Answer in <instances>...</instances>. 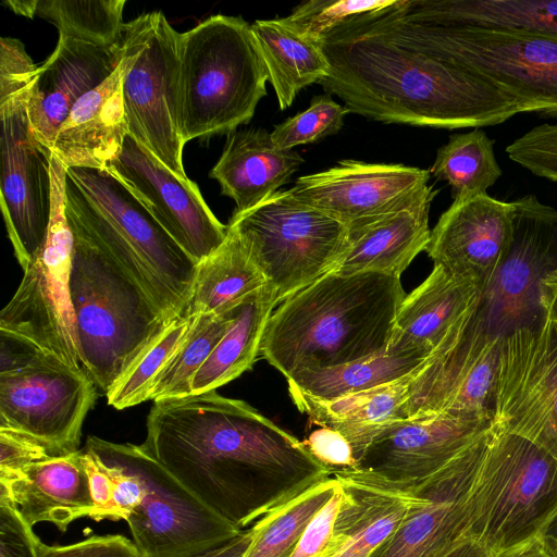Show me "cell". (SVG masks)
Returning a JSON list of instances; mask_svg holds the SVG:
<instances>
[{"mask_svg":"<svg viewBox=\"0 0 557 557\" xmlns=\"http://www.w3.org/2000/svg\"><path fill=\"white\" fill-rule=\"evenodd\" d=\"M406 3L351 17L320 40L330 65L319 82L326 94L387 124L480 128L521 113L512 97L458 63L437 25Z\"/></svg>","mask_w":557,"mask_h":557,"instance_id":"cell-1","label":"cell"},{"mask_svg":"<svg viewBox=\"0 0 557 557\" xmlns=\"http://www.w3.org/2000/svg\"><path fill=\"white\" fill-rule=\"evenodd\" d=\"M141 447L240 531L332 475L302 441L216 391L154 401Z\"/></svg>","mask_w":557,"mask_h":557,"instance_id":"cell-2","label":"cell"},{"mask_svg":"<svg viewBox=\"0 0 557 557\" xmlns=\"http://www.w3.org/2000/svg\"><path fill=\"white\" fill-rule=\"evenodd\" d=\"M405 297L399 276L330 272L271 314L260 354L286 379L382 355Z\"/></svg>","mask_w":557,"mask_h":557,"instance_id":"cell-3","label":"cell"},{"mask_svg":"<svg viewBox=\"0 0 557 557\" xmlns=\"http://www.w3.org/2000/svg\"><path fill=\"white\" fill-rule=\"evenodd\" d=\"M64 211L73 233L115 261L172 322L188 301L198 263L107 169H66Z\"/></svg>","mask_w":557,"mask_h":557,"instance_id":"cell-4","label":"cell"},{"mask_svg":"<svg viewBox=\"0 0 557 557\" xmlns=\"http://www.w3.org/2000/svg\"><path fill=\"white\" fill-rule=\"evenodd\" d=\"M84 450L113 479L116 521L127 522L140 557H190L242 532L207 508L141 445L89 436Z\"/></svg>","mask_w":557,"mask_h":557,"instance_id":"cell-5","label":"cell"},{"mask_svg":"<svg viewBox=\"0 0 557 557\" xmlns=\"http://www.w3.org/2000/svg\"><path fill=\"white\" fill-rule=\"evenodd\" d=\"M268 72L250 25L211 15L181 33L180 116L184 144L230 135L252 119Z\"/></svg>","mask_w":557,"mask_h":557,"instance_id":"cell-6","label":"cell"},{"mask_svg":"<svg viewBox=\"0 0 557 557\" xmlns=\"http://www.w3.org/2000/svg\"><path fill=\"white\" fill-rule=\"evenodd\" d=\"M73 235L70 289L81 364L107 395L171 322L115 261Z\"/></svg>","mask_w":557,"mask_h":557,"instance_id":"cell-7","label":"cell"},{"mask_svg":"<svg viewBox=\"0 0 557 557\" xmlns=\"http://www.w3.org/2000/svg\"><path fill=\"white\" fill-rule=\"evenodd\" d=\"M556 519L557 459L495 425L471 492L468 537L499 557L546 534Z\"/></svg>","mask_w":557,"mask_h":557,"instance_id":"cell-8","label":"cell"},{"mask_svg":"<svg viewBox=\"0 0 557 557\" xmlns=\"http://www.w3.org/2000/svg\"><path fill=\"white\" fill-rule=\"evenodd\" d=\"M233 230L264 275L277 302L332 272L342 258L348 227L277 190L244 212H233Z\"/></svg>","mask_w":557,"mask_h":557,"instance_id":"cell-9","label":"cell"},{"mask_svg":"<svg viewBox=\"0 0 557 557\" xmlns=\"http://www.w3.org/2000/svg\"><path fill=\"white\" fill-rule=\"evenodd\" d=\"M180 40L162 12L123 26L117 41L125 65L123 103L128 135L166 168L188 178L183 165L180 116Z\"/></svg>","mask_w":557,"mask_h":557,"instance_id":"cell-10","label":"cell"},{"mask_svg":"<svg viewBox=\"0 0 557 557\" xmlns=\"http://www.w3.org/2000/svg\"><path fill=\"white\" fill-rule=\"evenodd\" d=\"M66 168L51 156L52 205L47 237L0 313V329L82 369L70 278L74 235L64 211Z\"/></svg>","mask_w":557,"mask_h":557,"instance_id":"cell-11","label":"cell"},{"mask_svg":"<svg viewBox=\"0 0 557 557\" xmlns=\"http://www.w3.org/2000/svg\"><path fill=\"white\" fill-rule=\"evenodd\" d=\"M493 420L557 459V335L541 322L502 338Z\"/></svg>","mask_w":557,"mask_h":557,"instance_id":"cell-12","label":"cell"},{"mask_svg":"<svg viewBox=\"0 0 557 557\" xmlns=\"http://www.w3.org/2000/svg\"><path fill=\"white\" fill-rule=\"evenodd\" d=\"M97 398V387L83 369L54 355L0 373V428L30 436L52 457L75 453L82 426Z\"/></svg>","mask_w":557,"mask_h":557,"instance_id":"cell-13","label":"cell"},{"mask_svg":"<svg viewBox=\"0 0 557 557\" xmlns=\"http://www.w3.org/2000/svg\"><path fill=\"white\" fill-rule=\"evenodd\" d=\"M436 25L454 59L512 97L521 113L557 117V37Z\"/></svg>","mask_w":557,"mask_h":557,"instance_id":"cell-14","label":"cell"},{"mask_svg":"<svg viewBox=\"0 0 557 557\" xmlns=\"http://www.w3.org/2000/svg\"><path fill=\"white\" fill-rule=\"evenodd\" d=\"M502 338L478 308L412 371L407 419L492 412Z\"/></svg>","mask_w":557,"mask_h":557,"instance_id":"cell-15","label":"cell"},{"mask_svg":"<svg viewBox=\"0 0 557 557\" xmlns=\"http://www.w3.org/2000/svg\"><path fill=\"white\" fill-rule=\"evenodd\" d=\"M27 96L0 106L1 210L23 270L44 244L51 216V151L29 128Z\"/></svg>","mask_w":557,"mask_h":557,"instance_id":"cell-16","label":"cell"},{"mask_svg":"<svg viewBox=\"0 0 557 557\" xmlns=\"http://www.w3.org/2000/svg\"><path fill=\"white\" fill-rule=\"evenodd\" d=\"M512 242L479 310L491 331L506 335L531 325L540 308V284L557 270V210L534 195L515 200Z\"/></svg>","mask_w":557,"mask_h":557,"instance_id":"cell-17","label":"cell"},{"mask_svg":"<svg viewBox=\"0 0 557 557\" xmlns=\"http://www.w3.org/2000/svg\"><path fill=\"white\" fill-rule=\"evenodd\" d=\"M107 170L197 263L225 240L227 225L212 213L196 183L173 173L131 135Z\"/></svg>","mask_w":557,"mask_h":557,"instance_id":"cell-18","label":"cell"},{"mask_svg":"<svg viewBox=\"0 0 557 557\" xmlns=\"http://www.w3.org/2000/svg\"><path fill=\"white\" fill-rule=\"evenodd\" d=\"M490 435L412 484L418 503L370 557H445L469 539L470 497Z\"/></svg>","mask_w":557,"mask_h":557,"instance_id":"cell-19","label":"cell"},{"mask_svg":"<svg viewBox=\"0 0 557 557\" xmlns=\"http://www.w3.org/2000/svg\"><path fill=\"white\" fill-rule=\"evenodd\" d=\"M494 426L493 412L398 420L375 435L358 468L413 484L485 440Z\"/></svg>","mask_w":557,"mask_h":557,"instance_id":"cell-20","label":"cell"},{"mask_svg":"<svg viewBox=\"0 0 557 557\" xmlns=\"http://www.w3.org/2000/svg\"><path fill=\"white\" fill-rule=\"evenodd\" d=\"M515 202L487 194L454 200L431 231L426 247L435 265L473 285L481 296L512 242Z\"/></svg>","mask_w":557,"mask_h":557,"instance_id":"cell-21","label":"cell"},{"mask_svg":"<svg viewBox=\"0 0 557 557\" xmlns=\"http://www.w3.org/2000/svg\"><path fill=\"white\" fill-rule=\"evenodd\" d=\"M430 176L416 166L343 160L297 178L288 190L296 200L349 225L399 207L426 187Z\"/></svg>","mask_w":557,"mask_h":557,"instance_id":"cell-22","label":"cell"},{"mask_svg":"<svg viewBox=\"0 0 557 557\" xmlns=\"http://www.w3.org/2000/svg\"><path fill=\"white\" fill-rule=\"evenodd\" d=\"M122 51L59 36L55 49L38 67L26 113L32 135L47 148L74 104L119 66Z\"/></svg>","mask_w":557,"mask_h":557,"instance_id":"cell-23","label":"cell"},{"mask_svg":"<svg viewBox=\"0 0 557 557\" xmlns=\"http://www.w3.org/2000/svg\"><path fill=\"white\" fill-rule=\"evenodd\" d=\"M341 487L334 557H370L403 524L418 503L412 484L361 468L332 472Z\"/></svg>","mask_w":557,"mask_h":557,"instance_id":"cell-24","label":"cell"},{"mask_svg":"<svg viewBox=\"0 0 557 557\" xmlns=\"http://www.w3.org/2000/svg\"><path fill=\"white\" fill-rule=\"evenodd\" d=\"M435 195L428 185L399 207L347 225V246L332 272H380L400 277L430 243L429 212Z\"/></svg>","mask_w":557,"mask_h":557,"instance_id":"cell-25","label":"cell"},{"mask_svg":"<svg viewBox=\"0 0 557 557\" xmlns=\"http://www.w3.org/2000/svg\"><path fill=\"white\" fill-rule=\"evenodd\" d=\"M123 59L98 87L83 96L58 128L50 151L66 169L106 170L128 135L123 103Z\"/></svg>","mask_w":557,"mask_h":557,"instance_id":"cell-26","label":"cell"},{"mask_svg":"<svg viewBox=\"0 0 557 557\" xmlns=\"http://www.w3.org/2000/svg\"><path fill=\"white\" fill-rule=\"evenodd\" d=\"M0 497L11 499L33 528L49 522L66 531L94 508L84 450L34 462L0 480Z\"/></svg>","mask_w":557,"mask_h":557,"instance_id":"cell-27","label":"cell"},{"mask_svg":"<svg viewBox=\"0 0 557 557\" xmlns=\"http://www.w3.org/2000/svg\"><path fill=\"white\" fill-rule=\"evenodd\" d=\"M481 302V293L441 265L404 298L387 352L430 355Z\"/></svg>","mask_w":557,"mask_h":557,"instance_id":"cell-28","label":"cell"},{"mask_svg":"<svg viewBox=\"0 0 557 557\" xmlns=\"http://www.w3.org/2000/svg\"><path fill=\"white\" fill-rule=\"evenodd\" d=\"M301 163L304 159L295 150L276 147L271 133L250 128L228 135L209 176L219 182L223 195L235 201L234 212L240 213L277 191Z\"/></svg>","mask_w":557,"mask_h":557,"instance_id":"cell-29","label":"cell"},{"mask_svg":"<svg viewBox=\"0 0 557 557\" xmlns=\"http://www.w3.org/2000/svg\"><path fill=\"white\" fill-rule=\"evenodd\" d=\"M411 373L394 382L334 399H321L288 388L298 410L311 423L339 432L350 443L359 463L368 446L386 425L407 419L404 405Z\"/></svg>","mask_w":557,"mask_h":557,"instance_id":"cell-30","label":"cell"},{"mask_svg":"<svg viewBox=\"0 0 557 557\" xmlns=\"http://www.w3.org/2000/svg\"><path fill=\"white\" fill-rule=\"evenodd\" d=\"M250 29L281 110L290 107L301 89L327 76L330 65L320 44L300 36L282 18L258 20Z\"/></svg>","mask_w":557,"mask_h":557,"instance_id":"cell-31","label":"cell"},{"mask_svg":"<svg viewBox=\"0 0 557 557\" xmlns=\"http://www.w3.org/2000/svg\"><path fill=\"white\" fill-rule=\"evenodd\" d=\"M276 304L267 285L235 307L227 331L193 379L191 395L216 391L252 367Z\"/></svg>","mask_w":557,"mask_h":557,"instance_id":"cell-32","label":"cell"},{"mask_svg":"<svg viewBox=\"0 0 557 557\" xmlns=\"http://www.w3.org/2000/svg\"><path fill=\"white\" fill-rule=\"evenodd\" d=\"M406 7L436 23L557 37V0H407Z\"/></svg>","mask_w":557,"mask_h":557,"instance_id":"cell-33","label":"cell"},{"mask_svg":"<svg viewBox=\"0 0 557 557\" xmlns=\"http://www.w3.org/2000/svg\"><path fill=\"white\" fill-rule=\"evenodd\" d=\"M227 228L223 244L198 263L183 317L227 311L268 285L237 234Z\"/></svg>","mask_w":557,"mask_h":557,"instance_id":"cell-34","label":"cell"},{"mask_svg":"<svg viewBox=\"0 0 557 557\" xmlns=\"http://www.w3.org/2000/svg\"><path fill=\"white\" fill-rule=\"evenodd\" d=\"M430 355L420 351L382 355L342 366L302 370L287 377L288 388L321 399H334L399 380Z\"/></svg>","mask_w":557,"mask_h":557,"instance_id":"cell-35","label":"cell"},{"mask_svg":"<svg viewBox=\"0 0 557 557\" xmlns=\"http://www.w3.org/2000/svg\"><path fill=\"white\" fill-rule=\"evenodd\" d=\"M493 146L481 128L450 135L437 150L430 173L448 183L454 200L487 194L502 175Z\"/></svg>","mask_w":557,"mask_h":557,"instance_id":"cell-36","label":"cell"},{"mask_svg":"<svg viewBox=\"0 0 557 557\" xmlns=\"http://www.w3.org/2000/svg\"><path fill=\"white\" fill-rule=\"evenodd\" d=\"M337 485L331 475L260 518L253 523L255 534L244 557H290L307 525Z\"/></svg>","mask_w":557,"mask_h":557,"instance_id":"cell-37","label":"cell"},{"mask_svg":"<svg viewBox=\"0 0 557 557\" xmlns=\"http://www.w3.org/2000/svg\"><path fill=\"white\" fill-rule=\"evenodd\" d=\"M235 307L220 313L195 314L187 336L156 381L153 401L191 396L193 379L227 331Z\"/></svg>","mask_w":557,"mask_h":557,"instance_id":"cell-38","label":"cell"},{"mask_svg":"<svg viewBox=\"0 0 557 557\" xmlns=\"http://www.w3.org/2000/svg\"><path fill=\"white\" fill-rule=\"evenodd\" d=\"M125 0H38L36 16L55 25L59 36L112 47L122 34Z\"/></svg>","mask_w":557,"mask_h":557,"instance_id":"cell-39","label":"cell"},{"mask_svg":"<svg viewBox=\"0 0 557 557\" xmlns=\"http://www.w3.org/2000/svg\"><path fill=\"white\" fill-rule=\"evenodd\" d=\"M195 315L178 317L139 355L106 395L108 404L125 409L151 399L157 379L187 336Z\"/></svg>","mask_w":557,"mask_h":557,"instance_id":"cell-40","label":"cell"},{"mask_svg":"<svg viewBox=\"0 0 557 557\" xmlns=\"http://www.w3.org/2000/svg\"><path fill=\"white\" fill-rule=\"evenodd\" d=\"M347 113L345 106L335 102L331 95H315L309 108L274 126L271 138L281 149L318 141L339 132Z\"/></svg>","mask_w":557,"mask_h":557,"instance_id":"cell-41","label":"cell"},{"mask_svg":"<svg viewBox=\"0 0 557 557\" xmlns=\"http://www.w3.org/2000/svg\"><path fill=\"white\" fill-rule=\"evenodd\" d=\"M395 0H310L297 5L282 21L300 36L320 40L351 17L389 7Z\"/></svg>","mask_w":557,"mask_h":557,"instance_id":"cell-42","label":"cell"},{"mask_svg":"<svg viewBox=\"0 0 557 557\" xmlns=\"http://www.w3.org/2000/svg\"><path fill=\"white\" fill-rule=\"evenodd\" d=\"M510 160L532 174L557 182V124H542L506 147Z\"/></svg>","mask_w":557,"mask_h":557,"instance_id":"cell-43","label":"cell"},{"mask_svg":"<svg viewBox=\"0 0 557 557\" xmlns=\"http://www.w3.org/2000/svg\"><path fill=\"white\" fill-rule=\"evenodd\" d=\"M38 67L21 40L2 37L0 39V106L28 96L36 81Z\"/></svg>","mask_w":557,"mask_h":557,"instance_id":"cell-44","label":"cell"},{"mask_svg":"<svg viewBox=\"0 0 557 557\" xmlns=\"http://www.w3.org/2000/svg\"><path fill=\"white\" fill-rule=\"evenodd\" d=\"M42 545L12 500L0 497V557H39Z\"/></svg>","mask_w":557,"mask_h":557,"instance_id":"cell-45","label":"cell"},{"mask_svg":"<svg viewBox=\"0 0 557 557\" xmlns=\"http://www.w3.org/2000/svg\"><path fill=\"white\" fill-rule=\"evenodd\" d=\"M338 482V481H337ZM339 484L307 525L290 557H334V525L341 504Z\"/></svg>","mask_w":557,"mask_h":557,"instance_id":"cell-46","label":"cell"},{"mask_svg":"<svg viewBox=\"0 0 557 557\" xmlns=\"http://www.w3.org/2000/svg\"><path fill=\"white\" fill-rule=\"evenodd\" d=\"M39 557H140L133 541L121 534L91 535L63 545L44 544Z\"/></svg>","mask_w":557,"mask_h":557,"instance_id":"cell-47","label":"cell"},{"mask_svg":"<svg viewBox=\"0 0 557 557\" xmlns=\"http://www.w3.org/2000/svg\"><path fill=\"white\" fill-rule=\"evenodd\" d=\"M50 457L47 448L30 436L0 428V480L10 479L25 467Z\"/></svg>","mask_w":557,"mask_h":557,"instance_id":"cell-48","label":"cell"},{"mask_svg":"<svg viewBox=\"0 0 557 557\" xmlns=\"http://www.w3.org/2000/svg\"><path fill=\"white\" fill-rule=\"evenodd\" d=\"M302 443L331 472L358 468L350 443L335 430L319 426Z\"/></svg>","mask_w":557,"mask_h":557,"instance_id":"cell-49","label":"cell"},{"mask_svg":"<svg viewBox=\"0 0 557 557\" xmlns=\"http://www.w3.org/2000/svg\"><path fill=\"white\" fill-rule=\"evenodd\" d=\"M84 459L94 503L92 512L89 518L96 521L104 519L116 521L114 505L115 483L113 479L96 459L85 450Z\"/></svg>","mask_w":557,"mask_h":557,"instance_id":"cell-50","label":"cell"},{"mask_svg":"<svg viewBox=\"0 0 557 557\" xmlns=\"http://www.w3.org/2000/svg\"><path fill=\"white\" fill-rule=\"evenodd\" d=\"M47 354L30 341L0 329V373L27 368Z\"/></svg>","mask_w":557,"mask_h":557,"instance_id":"cell-51","label":"cell"},{"mask_svg":"<svg viewBox=\"0 0 557 557\" xmlns=\"http://www.w3.org/2000/svg\"><path fill=\"white\" fill-rule=\"evenodd\" d=\"M542 321L557 335V270L546 275L540 284Z\"/></svg>","mask_w":557,"mask_h":557,"instance_id":"cell-52","label":"cell"},{"mask_svg":"<svg viewBox=\"0 0 557 557\" xmlns=\"http://www.w3.org/2000/svg\"><path fill=\"white\" fill-rule=\"evenodd\" d=\"M255 534L253 524L228 542L190 557H244Z\"/></svg>","mask_w":557,"mask_h":557,"instance_id":"cell-53","label":"cell"},{"mask_svg":"<svg viewBox=\"0 0 557 557\" xmlns=\"http://www.w3.org/2000/svg\"><path fill=\"white\" fill-rule=\"evenodd\" d=\"M499 557H557V537L546 533Z\"/></svg>","mask_w":557,"mask_h":557,"instance_id":"cell-54","label":"cell"},{"mask_svg":"<svg viewBox=\"0 0 557 557\" xmlns=\"http://www.w3.org/2000/svg\"><path fill=\"white\" fill-rule=\"evenodd\" d=\"M445 557H493L488 550H486L478 542L467 539L456 546Z\"/></svg>","mask_w":557,"mask_h":557,"instance_id":"cell-55","label":"cell"},{"mask_svg":"<svg viewBox=\"0 0 557 557\" xmlns=\"http://www.w3.org/2000/svg\"><path fill=\"white\" fill-rule=\"evenodd\" d=\"M37 2H38V0H26V1L5 0V1H3V5L8 7L15 14H18V15H22V16H25L28 18H34L36 16Z\"/></svg>","mask_w":557,"mask_h":557,"instance_id":"cell-56","label":"cell"},{"mask_svg":"<svg viewBox=\"0 0 557 557\" xmlns=\"http://www.w3.org/2000/svg\"><path fill=\"white\" fill-rule=\"evenodd\" d=\"M547 533L553 534L557 537V519L553 522Z\"/></svg>","mask_w":557,"mask_h":557,"instance_id":"cell-57","label":"cell"}]
</instances>
